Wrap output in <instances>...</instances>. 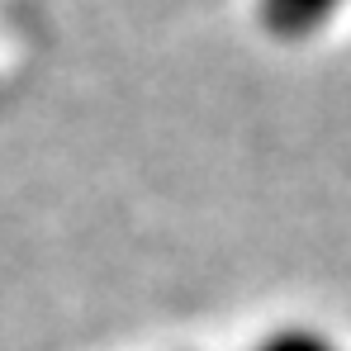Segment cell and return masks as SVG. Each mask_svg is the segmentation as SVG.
<instances>
[{
	"instance_id": "6da1fadb",
	"label": "cell",
	"mask_w": 351,
	"mask_h": 351,
	"mask_svg": "<svg viewBox=\"0 0 351 351\" xmlns=\"http://www.w3.org/2000/svg\"><path fill=\"white\" fill-rule=\"evenodd\" d=\"M337 5L342 0H261L256 10H261V24H266L271 38L294 43V38H308L313 29H323Z\"/></svg>"
},
{
	"instance_id": "7a4b0ae2",
	"label": "cell",
	"mask_w": 351,
	"mask_h": 351,
	"mask_svg": "<svg viewBox=\"0 0 351 351\" xmlns=\"http://www.w3.org/2000/svg\"><path fill=\"white\" fill-rule=\"evenodd\" d=\"M256 351H337L328 337H318V332H308V328H290V332H276V337H266Z\"/></svg>"
}]
</instances>
